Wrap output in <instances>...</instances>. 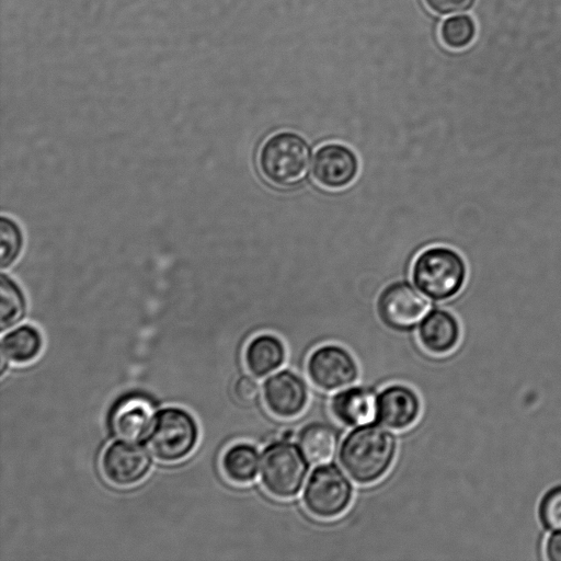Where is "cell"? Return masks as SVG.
<instances>
[{"instance_id": "ac0fdd59", "label": "cell", "mask_w": 561, "mask_h": 561, "mask_svg": "<svg viewBox=\"0 0 561 561\" xmlns=\"http://www.w3.org/2000/svg\"><path fill=\"white\" fill-rule=\"evenodd\" d=\"M340 436L330 424L312 422L302 427L298 446L307 460L314 465L330 461L339 447Z\"/></svg>"}, {"instance_id": "9c48e42d", "label": "cell", "mask_w": 561, "mask_h": 561, "mask_svg": "<svg viewBox=\"0 0 561 561\" xmlns=\"http://www.w3.org/2000/svg\"><path fill=\"white\" fill-rule=\"evenodd\" d=\"M428 301L408 282L387 286L377 301L382 322L394 330L413 328L428 310Z\"/></svg>"}, {"instance_id": "277c9868", "label": "cell", "mask_w": 561, "mask_h": 561, "mask_svg": "<svg viewBox=\"0 0 561 561\" xmlns=\"http://www.w3.org/2000/svg\"><path fill=\"white\" fill-rule=\"evenodd\" d=\"M198 436V425L186 410L167 407L156 412L146 438L148 448L157 460L174 463L193 453Z\"/></svg>"}, {"instance_id": "7c38bea8", "label": "cell", "mask_w": 561, "mask_h": 561, "mask_svg": "<svg viewBox=\"0 0 561 561\" xmlns=\"http://www.w3.org/2000/svg\"><path fill=\"white\" fill-rule=\"evenodd\" d=\"M154 415V408L149 399L140 394H128L113 405L108 425L117 438L138 442L147 436Z\"/></svg>"}, {"instance_id": "8992f818", "label": "cell", "mask_w": 561, "mask_h": 561, "mask_svg": "<svg viewBox=\"0 0 561 561\" xmlns=\"http://www.w3.org/2000/svg\"><path fill=\"white\" fill-rule=\"evenodd\" d=\"M353 499V486L335 465H321L310 474L302 494L307 511L314 517L332 519L342 515Z\"/></svg>"}, {"instance_id": "484cf974", "label": "cell", "mask_w": 561, "mask_h": 561, "mask_svg": "<svg viewBox=\"0 0 561 561\" xmlns=\"http://www.w3.org/2000/svg\"><path fill=\"white\" fill-rule=\"evenodd\" d=\"M546 553L549 560L561 561V530L552 534L546 545Z\"/></svg>"}, {"instance_id": "3957f363", "label": "cell", "mask_w": 561, "mask_h": 561, "mask_svg": "<svg viewBox=\"0 0 561 561\" xmlns=\"http://www.w3.org/2000/svg\"><path fill=\"white\" fill-rule=\"evenodd\" d=\"M467 276L463 259L447 247H432L421 252L412 266V279L426 297L443 301L457 295Z\"/></svg>"}, {"instance_id": "2e32d148", "label": "cell", "mask_w": 561, "mask_h": 561, "mask_svg": "<svg viewBox=\"0 0 561 561\" xmlns=\"http://www.w3.org/2000/svg\"><path fill=\"white\" fill-rule=\"evenodd\" d=\"M243 358L250 374L261 378L270 375L284 364L286 348L279 337L263 333L250 340L245 346Z\"/></svg>"}, {"instance_id": "30bf717a", "label": "cell", "mask_w": 561, "mask_h": 561, "mask_svg": "<svg viewBox=\"0 0 561 561\" xmlns=\"http://www.w3.org/2000/svg\"><path fill=\"white\" fill-rule=\"evenodd\" d=\"M359 163L356 154L341 144H327L314 153L312 174L319 185L328 190L350 186L357 176Z\"/></svg>"}, {"instance_id": "5b68a950", "label": "cell", "mask_w": 561, "mask_h": 561, "mask_svg": "<svg viewBox=\"0 0 561 561\" xmlns=\"http://www.w3.org/2000/svg\"><path fill=\"white\" fill-rule=\"evenodd\" d=\"M308 462L299 446L288 440L274 442L263 450L261 457V482L274 497H294L305 482Z\"/></svg>"}, {"instance_id": "9a60e30c", "label": "cell", "mask_w": 561, "mask_h": 561, "mask_svg": "<svg viewBox=\"0 0 561 561\" xmlns=\"http://www.w3.org/2000/svg\"><path fill=\"white\" fill-rule=\"evenodd\" d=\"M333 416L346 426H360L377 416V394L368 387H351L331 400Z\"/></svg>"}, {"instance_id": "6da1fadb", "label": "cell", "mask_w": 561, "mask_h": 561, "mask_svg": "<svg viewBox=\"0 0 561 561\" xmlns=\"http://www.w3.org/2000/svg\"><path fill=\"white\" fill-rule=\"evenodd\" d=\"M396 451L397 443L392 433L377 424H364L345 436L339 460L355 482L370 484L388 472Z\"/></svg>"}, {"instance_id": "4fadbf2b", "label": "cell", "mask_w": 561, "mask_h": 561, "mask_svg": "<svg viewBox=\"0 0 561 561\" xmlns=\"http://www.w3.org/2000/svg\"><path fill=\"white\" fill-rule=\"evenodd\" d=\"M421 402L417 394L407 386L391 385L377 396V419L385 426L402 431L419 419Z\"/></svg>"}, {"instance_id": "44dd1931", "label": "cell", "mask_w": 561, "mask_h": 561, "mask_svg": "<svg viewBox=\"0 0 561 561\" xmlns=\"http://www.w3.org/2000/svg\"><path fill=\"white\" fill-rule=\"evenodd\" d=\"M23 232L18 222L9 216L0 218V265L1 270L11 267L23 249Z\"/></svg>"}, {"instance_id": "e0dca14e", "label": "cell", "mask_w": 561, "mask_h": 561, "mask_svg": "<svg viewBox=\"0 0 561 561\" xmlns=\"http://www.w3.org/2000/svg\"><path fill=\"white\" fill-rule=\"evenodd\" d=\"M43 337L37 328L22 324L9 330L1 339V362L25 365L42 353Z\"/></svg>"}, {"instance_id": "52a82bcc", "label": "cell", "mask_w": 561, "mask_h": 561, "mask_svg": "<svg viewBox=\"0 0 561 561\" xmlns=\"http://www.w3.org/2000/svg\"><path fill=\"white\" fill-rule=\"evenodd\" d=\"M103 477L118 488L138 484L150 470V457L137 442L115 440L104 450L100 460Z\"/></svg>"}, {"instance_id": "8fae6325", "label": "cell", "mask_w": 561, "mask_h": 561, "mask_svg": "<svg viewBox=\"0 0 561 561\" xmlns=\"http://www.w3.org/2000/svg\"><path fill=\"white\" fill-rule=\"evenodd\" d=\"M263 400L268 411L275 416L296 417L308 403V388L300 376L284 369L265 379Z\"/></svg>"}, {"instance_id": "d6986e66", "label": "cell", "mask_w": 561, "mask_h": 561, "mask_svg": "<svg viewBox=\"0 0 561 561\" xmlns=\"http://www.w3.org/2000/svg\"><path fill=\"white\" fill-rule=\"evenodd\" d=\"M260 456L257 449L248 443H237L228 447L220 459L225 478L234 484H248L257 474Z\"/></svg>"}, {"instance_id": "ba28073f", "label": "cell", "mask_w": 561, "mask_h": 561, "mask_svg": "<svg viewBox=\"0 0 561 561\" xmlns=\"http://www.w3.org/2000/svg\"><path fill=\"white\" fill-rule=\"evenodd\" d=\"M311 382L324 391H334L353 383L358 377V366L345 348L327 344L314 350L307 360Z\"/></svg>"}, {"instance_id": "7402d4cb", "label": "cell", "mask_w": 561, "mask_h": 561, "mask_svg": "<svg viewBox=\"0 0 561 561\" xmlns=\"http://www.w3.org/2000/svg\"><path fill=\"white\" fill-rule=\"evenodd\" d=\"M476 35V26L468 15H457L447 19L440 26L439 36L444 45L451 49H462L469 46Z\"/></svg>"}, {"instance_id": "5bb4252c", "label": "cell", "mask_w": 561, "mask_h": 561, "mask_svg": "<svg viewBox=\"0 0 561 561\" xmlns=\"http://www.w3.org/2000/svg\"><path fill=\"white\" fill-rule=\"evenodd\" d=\"M417 336L426 352L433 355H445L457 346L460 339V327L450 312L432 309L423 317Z\"/></svg>"}, {"instance_id": "d4e9b609", "label": "cell", "mask_w": 561, "mask_h": 561, "mask_svg": "<svg viewBox=\"0 0 561 561\" xmlns=\"http://www.w3.org/2000/svg\"><path fill=\"white\" fill-rule=\"evenodd\" d=\"M259 383L256 380L248 375L239 377L233 386V394L241 403H251L256 400L259 396Z\"/></svg>"}, {"instance_id": "603a6c76", "label": "cell", "mask_w": 561, "mask_h": 561, "mask_svg": "<svg viewBox=\"0 0 561 561\" xmlns=\"http://www.w3.org/2000/svg\"><path fill=\"white\" fill-rule=\"evenodd\" d=\"M539 516L546 528L561 530V485L551 489L542 497Z\"/></svg>"}, {"instance_id": "ffe728a7", "label": "cell", "mask_w": 561, "mask_h": 561, "mask_svg": "<svg viewBox=\"0 0 561 561\" xmlns=\"http://www.w3.org/2000/svg\"><path fill=\"white\" fill-rule=\"evenodd\" d=\"M26 309L25 296L18 283L8 274L0 276V330L2 333L18 324Z\"/></svg>"}, {"instance_id": "cb8c5ba5", "label": "cell", "mask_w": 561, "mask_h": 561, "mask_svg": "<svg viewBox=\"0 0 561 561\" xmlns=\"http://www.w3.org/2000/svg\"><path fill=\"white\" fill-rule=\"evenodd\" d=\"M425 5L438 15L455 14L471 8L474 0H423Z\"/></svg>"}, {"instance_id": "7a4b0ae2", "label": "cell", "mask_w": 561, "mask_h": 561, "mask_svg": "<svg viewBox=\"0 0 561 561\" xmlns=\"http://www.w3.org/2000/svg\"><path fill=\"white\" fill-rule=\"evenodd\" d=\"M311 149L296 133L280 131L271 136L259 152L262 175L278 187L298 185L307 175Z\"/></svg>"}]
</instances>
